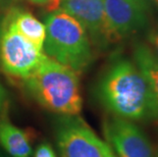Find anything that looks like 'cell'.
<instances>
[{
    "label": "cell",
    "mask_w": 158,
    "mask_h": 157,
    "mask_svg": "<svg viewBox=\"0 0 158 157\" xmlns=\"http://www.w3.org/2000/svg\"><path fill=\"white\" fill-rule=\"evenodd\" d=\"M148 41H149L150 45L152 46V51L154 52L157 57H158V27L155 29H153L152 31L148 35Z\"/></svg>",
    "instance_id": "cell-13"
},
{
    "label": "cell",
    "mask_w": 158,
    "mask_h": 157,
    "mask_svg": "<svg viewBox=\"0 0 158 157\" xmlns=\"http://www.w3.org/2000/svg\"><path fill=\"white\" fill-rule=\"evenodd\" d=\"M43 49L49 57L82 72L93 60L91 41L84 27L69 13L58 9L45 19Z\"/></svg>",
    "instance_id": "cell-3"
},
{
    "label": "cell",
    "mask_w": 158,
    "mask_h": 157,
    "mask_svg": "<svg viewBox=\"0 0 158 157\" xmlns=\"http://www.w3.org/2000/svg\"><path fill=\"white\" fill-rule=\"evenodd\" d=\"M43 50L4 22L0 34V60L4 72L25 79L45 57Z\"/></svg>",
    "instance_id": "cell-5"
},
{
    "label": "cell",
    "mask_w": 158,
    "mask_h": 157,
    "mask_svg": "<svg viewBox=\"0 0 158 157\" xmlns=\"http://www.w3.org/2000/svg\"><path fill=\"white\" fill-rule=\"evenodd\" d=\"M55 140L61 157H107L110 148L78 115L59 119Z\"/></svg>",
    "instance_id": "cell-4"
},
{
    "label": "cell",
    "mask_w": 158,
    "mask_h": 157,
    "mask_svg": "<svg viewBox=\"0 0 158 157\" xmlns=\"http://www.w3.org/2000/svg\"><path fill=\"white\" fill-rule=\"evenodd\" d=\"M60 9L73 15L84 27L97 47H106L115 40L107 24L102 0H61Z\"/></svg>",
    "instance_id": "cell-7"
},
{
    "label": "cell",
    "mask_w": 158,
    "mask_h": 157,
    "mask_svg": "<svg viewBox=\"0 0 158 157\" xmlns=\"http://www.w3.org/2000/svg\"><path fill=\"white\" fill-rule=\"evenodd\" d=\"M150 1H153V2L155 3V4L158 6V0H150Z\"/></svg>",
    "instance_id": "cell-18"
},
{
    "label": "cell",
    "mask_w": 158,
    "mask_h": 157,
    "mask_svg": "<svg viewBox=\"0 0 158 157\" xmlns=\"http://www.w3.org/2000/svg\"><path fill=\"white\" fill-rule=\"evenodd\" d=\"M103 133L117 157H154L150 140L132 121L112 115L104 121Z\"/></svg>",
    "instance_id": "cell-6"
},
{
    "label": "cell",
    "mask_w": 158,
    "mask_h": 157,
    "mask_svg": "<svg viewBox=\"0 0 158 157\" xmlns=\"http://www.w3.org/2000/svg\"><path fill=\"white\" fill-rule=\"evenodd\" d=\"M34 157H57L55 151L48 143H42L35 150Z\"/></svg>",
    "instance_id": "cell-12"
},
{
    "label": "cell",
    "mask_w": 158,
    "mask_h": 157,
    "mask_svg": "<svg viewBox=\"0 0 158 157\" xmlns=\"http://www.w3.org/2000/svg\"><path fill=\"white\" fill-rule=\"evenodd\" d=\"M0 157H8V156L5 155V154H1V153H0Z\"/></svg>",
    "instance_id": "cell-19"
},
{
    "label": "cell",
    "mask_w": 158,
    "mask_h": 157,
    "mask_svg": "<svg viewBox=\"0 0 158 157\" xmlns=\"http://www.w3.org/2000/svg\"><path fill=\"white\" fill-rule=\"evenodd\" d=\"M31 1L36 3V4H45V3L50 2L51 0H31Z\"/></svg>",
    "instance_id": "cell-16"
},
{
    "label": "cell",
    "mask_w": 158,
    "mask_h": 157,
    "mask_svg": "<svg viewBox=\"0 0 158 157\" xmlns=\"http://www.w3.org/2000/svg\"><path fill=\"white\" fill-rule=\"evenodd\" d=\"M0 147L8 157H30L32 154L28 134L5 116L0 119Z\"/></svg>",
    "instance_id": "cell-9"
},
{
    "label": "cell",
    "mask_w": 158,
    "mask_h": 157,
    "mask_svg": "<svg viewBox=\"0 0 158 157\" xmlns=\"http://www.w3.org/2000/svg\"><path fill=\"white\" fill-rule=\"evenodd\" d=\"M133 1L139 5L141 8H143L145 11H148L150 5V0H133Z\"/></svg>",
    "instance_id": "cell-14"
},
{
    "label": "cell",
    "mask_w": 158,
    "mask_h": 157,
    "mask_svg": "<svg viewBox=\"0 0 158 157\" xmlns=\"http://www.w3.org/2000/svg\"><path fill=\"white\" fill-rule=\"evenodd\" d=\"M136 65L145 76L158 105V57L145 44H138L134 52Z\"/></svg>",
    "instance_id": "cell-11"
},
{
    "label": "cell",
    "mask_w": 158,
    "mask_h": 157,
    "mask_svg": "<svg viewBox=\"0 0 158 157\" xmlns=\"http://www.w3.org/2000/svg\"><path fill=\"white\" fill-rule=\"evenodd\" d=\"M107 24L114 39L134 34L147 24V14L133 0H102Z\"/></svg>",
    "instance_id": "cell-8"
},
{
    "label": "cell",
    "mask_w": 158,
    "mask_h": 157,
    "mask_svg": "<svg viewBox=\"0 0 158 157\" xmlns=\"http://www.w3.org/2000/svg\"><path fill=\"white\" fill-rule=\"evenodd\" d=\"M23 80V86L40 105L62 116L78 115L83 100L78 72L45 55Z\"/></svg>",
    "instance_id": "cell-2"
},
{
    "label": "cell",
    "mask_w": 158,
    "mask_h": 157,
    "mask_svg": "<svg viewBox=\"0 0 158 157\" xmlns=\"http://www.w3.org/2000/svg\"><path fill=\"white\" fill-rule=\"evenodd\" d=\"M97 97L114 116L132 122L158 121V105L145 76L135 62L115 60L97 86Z\"/></svg>",
    "instance_id": "cell-1"
},
{
    "label": "cell",
    "mask_w": 158,
    "mask_h": 157,
    "mask_svg": "<svg viewBox=\"0 0 158 157\" xmlns=\"http://www.w3.org/2000/svg\"><path fill=\"white\" fill-rule=\"evenodd\" d=\"M4 100H5V92H4V89L2 88V86L0 85V108H1Z\"/></svg>",
    "instance_id": "cell-15"
},
{
    "label": "cell",
    "mask_w": 158,
    "mask_h": 157,
    "mask_svg": "<svg viewBox=\"0 0 158 157\" xmlns=\"http://www.w3.org/2000/svg\"><path fill=\"white\" fill-rule=\"evenodd\" d=\"M157 157H158V155H157Z\"/></svg>",
    "instance_id": "cell-20"
},
{
    "label": "cell",
    "mask_w": 158,
    "mask_h": 157,
    "mask_svg": "<svg viewBox=\"0 0 158 157\" xmlns=\"http://www.w3.org/2000/svg\"><path fill=\"white\" fill-rule=\"evenodd\" d=\"M107 157H117V156L113 153V151L111 150V148H109L108 152H107Z\"/></svg>",
    "instance_id": "cell-17"
},
{
    "label": "cell",
    "mask_w": 158,
    "mask_h": 157,
    "mask_svg": "<svg viewBox=\"0 0 158 157\" xmlns=\"http://www.w3.org/2000/svg\"><path fill=\"white\" fill-rule=\"evenodd\" d=\"M5 21L22 36L28 39L39 49L43 50L46 38L45 25L32 13L23 10H12L6 16Z\"/></svg>",
    "instance_id": "cell-10"
}]
</instances>
